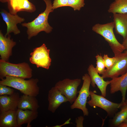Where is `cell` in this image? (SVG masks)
Masks as SVG:
<instances>
[{
    "instance_id": "23",
    "label": "cell",
    "mask_w": 127,
    "mask_h": 127,
    "mask_svg": "<svg viewBox=\"0 0 127 127\" xmlns=\"http://www.w3.org/2000/svg\"><path fill=\"white\" fill-rule=\"evenodd\" d=\"M95 57L96 60V66L95 67V69L99 74L102 75L105 70L103 58L101 55L99 54L97 55Z\"/></svg>"
},
{
    "instance_id": "18",
    "label": "cell",
    "mask_w": 127,
    "mask_h": 127,
    "mask_svg": "<svg viewBox=\"0 0 127 127\" xmlns=\"http://www.w3.org/2000/svg\"><path fill=\"white\" fill-rule=\"evenodd\" d=\"M17 111V119L18 127H21L23 124H27V127H31L30 123L38 116L37 111L29 110H23L18 108Z\"/></svg>"
},
{
    "instance_id": "8",
    "label": "cell",
    "mask_w": 127,
    "mask_h": 127,
    "mask_svg": "<svg viewBox=\"0 0 127 127\" xmlns=\"http://www.w3.org/2000/svg\"><path fill=\"white\" fill-rule=\"evenodd\" d=\"M50 50L48 49L45 44L33 49L31 53L29 61L36 65L37 68L42 67L48 69L51 65V59L50 56Z\"/></svg>"
},
{
    "instance_id": "31",
    "label": "cell",
    "mask_w": 127,
    "mask_h": 127,
    "mask_svg": "<svg viewBox=\"0 0 127 127\" xmlns=\"http://www.w3.org/2000/svg\"><path fill=\"white\" fill-rule=\"evenodd\" d=\"M119 127H127V123L123 122L119 126Z\"/></svg>"
},
{
    "instance_id": "24",
    "label": "cell",
    "mask_w": 127,
    "mask_h": 127,
    "mask_svg": "<svg viewBox=\"0 0 127 127\" xmlns=\"http://www.w3.org/2000/svg\"><path fill=\"white\" fill-rule=\"evenodd\" d=\"M68 6L72 8L74 11H79L85 4L84 0H67Z\"/></svg>"
},
{
    "instance_id": "1",
    "label": "cell",
    "mask_w": 127,
    "mask_h": 127,
    "mask_svg": "<svg viewBox=\"0 0 127 127\" xmlns=\"http://www.w3.org/2000/svg\"><path fill=\"white\" fill-rule=\"evenodd\" d=\"M46 4L44 11L40 13L32 21L21 24L22 26L27 28L28 38L29 40L37 36L40 32L44 31L47 33H50L52 28L49 24L48 19L50 13L53 11L51 0H43Z\"/></svg>"
},
{
    "instance_id": "13",
    "label": "cell",
    "mask_w": 127,
    "mask_h": 127,
    "mask_svg": "<svg viewBox=\"0 0 127 127\" xmlns=\"http://www.w3.org/2000/svg\"><path fill=\"white\" fill-rule=\"evenodd\" d=\"M8 4L9 12L13 14L21 11L32 13L36 10L35 5L28 0H8Z\"/></svg>"
},
{
    "instance_id": "20",
    "label": "cell",
    "mask_w": 127,
    "mask_h": 127,
    "mask_svg": "<svg viewBox=\"0 0 127 127\" xmlns=\"http://www.w3.org/2000/svg\"><path fill=\"white\" fill-rule=\"evenodd\" d=\"M16 111H0V127H18Z\"/></svg>"
},
{
    "instance_id": "9",
    "label": "cell",
    "mask_w": 127,
    "mask_h": 127,
    "mask_svg": "<svg viewBox=\"0 0 127 127\" xmlns=\"http://www.w3.org/2000/svg\"><path fill=\"white\" fill-rule=\"evenodd\" d=\"M116 57V60L113 65L109 69H105L102 75L103 79H112L127 72V52L124 51Z\"/></svg>"
},
{
    "instance_id": "7",
    "label": "cell",
    "mask_w": 127,
    "mask_h": 127,
    "mask_svg": "<svg viewBox=\"0 0 127 127\" xmlns=\"http://www.w3.org/2000/svg\"><path fill=\"white\" fill-rule=\"evenodd\" d=\"M81 81L80 79L66 78L58 82L54 86L67 98L68 102L72 104L77 98L78 93L77 88Z\"/></svg>"
},
{
    "instance_id": "22",
    "label": "cell",
    "mask_w": 127,
    "mask_h": 127,
    "mask_svg": "<svg viewBox=\"0 0 127 127\" xmlns=\"http://www.w3.org/2000/svg\"><path fill=\"white\" fill-rule=\"evenodd\" d=\"M108 11L113 14L127 13V0H115L110 4Z\"/></svg>"
},
{
    "instance_id": "16",
    "label": "cell",
    "mask_w": 127,
    "mask_h": 127,
    "mask_svg": "<svg viewBox=\"0 0 127 127\" xmlns=\"http://www.w3.org/2000/svg\"><path fill=\"white\" fill-rule=\"evenodd\" d=\"M20 97L16 92L11 95L0 96V111L16 110Z\"/></svg>"
},
{
    "instance_id": "26",
    "label": "cell",
    "mask_w": 127,
    "mask_h": 127,
    "mask_svg": "<svg viewBox=\"0 0 127 127\" xmlns=\"http://www.w3.org/2000/svg\"><path fill=\"white\" fill-rule=\"evenodd\" d=\"M8 86L0 84V96L8 95H10L14 92V90Z\"/></svg>"
},
{
    "instance_id": "21",
    "label": "cell",
    "mask_w": 127,
    "mask_h": 127,
    "mask_svg": "<svg viewBox=\"0 0 127 127\" xmlns=\"http://www.w3.org/2000/svg\"><path fill=\"white\" fill-rule=\"evenodd\" d=\"M121 110L116 113L109 121V126L111 127H119L127 117V105L124 103L120 108Z\"/></svg>"
},
{
    "instance_id": "5",
    "label": "cell",
    "mask_w": 127,
    "mask_h": 127,
    "mask_svg": "<svg viewBox=\"0 0 127 127\" xmlns=\"http://www.w3.org/2000/svg\"><path fill=\"white\" fill-rule=\"evenodd\" d=\"M83 83L80 90L78 91V95L70 106L71 109L76 108L81 110L84 116H87L89 112L86 107L87 98L90 96L89 90L91 83V78L88 74L86 73L82 76Z\"/></svg>"
},
{
    "instance_id": "2",
    "label": "cell",
    "mask_w": 127,
    "mask_h": 127,
    "mask_svg": "<svg viewBox=\"0 0 127 127\" xmlns=\"http://www.w3.org/2000/svg\"><path fill=\"white\" fill-rule=\"evenodd\" d=\"M38 82L37 78L25 80L22 78L7 76L0 81V84L16 89L24 94L36 97L40 91Z\"/></svg>"
},
{
    "instance_id": "10",
    "label": "cell",
    "mask_w": 127,
    "mask_h": 127,
    "mask_svg": "<svg viewBox=\"0 0 127 127\" xmlns=\"http://www.w3.org/2000/svg\"><path fill=\"white\" fill-rule=\"evenodd\" d=\"M0 14L7 26L5 36H7L12 32L15 35L20 33V31L18 28L17 24L24 22L25 20L24 18L20 17L17 14H12L3 9L1 10Z\"/></svg>"
},
{
    "instance_id": "30",
    "label": "cell",
    "mask_w": 127,
    "mask_h": 127,
    "mask_svg": "<svg viewBox=\"0 0 127 127\" xmlns=\"http://www.w3.org/2000/svg\"><path fill=\"white\" fill-rule=\"evenodd\" d=\"M122 44L125 48V50H127V37L125 39L123 40Z\"/></svg>"
},
{
    "instance_id": "3",
    "label": "cell",
    "mask_w": 127,
    "mask_h": 127,
    "mask_svg": "<svg viewBox=\"0 0 127 127\" xmlns=\"http://www.w3.org/2000/svg\"><path fill=\"white\" fill-rule=\"evenodd\" d=\"M114 28L113 21L104 24L97 23L92 27L94 32L102 36L108 43L111 49L114 56H117L125 49L122 44L116 38L113 32Z\"/></svg>"
},
{
    "instance_id": "27",
    "label": "cell",
    "mask_w": 127,
    "mask_h": 127,
    "mask_svg": "<svg viewBox=\"0 0 127 127\" xmlns=\"http://www.w3.org/2000/svg\"><path fill=\"white\" fill-rule=\"evenodd\" d=\"M66 6H68L67 0H54L52 4L53 10L59 7Z\"/></svg>"
},
{
    "instance_id": "12",
    "label": "cell",
    "mask_w": 127,
    "mask_h": 127,
    "mask_svg": "<svg viewBox=\"0 0 127 127\" xmlns=\"http://www.w3.org/2000/svg\"><path fill=\"white\" fill-rule=\"evenodd\" d=\"M48 110L52 113L63 103L68 102L67 98L55 86L49 91L48 95Z\"/></svg>"
},
{
    "instance_id": "29",
    "label": "cell",
    "mask_w": 127,
    "mask_h": 127,
    "mask_svg": "<svg viewBox=\"0 0 127 127\" xmlns=\"http://www.w3.org/2000/svg\"><path fill=\"white\" fill-rule=\"evenodd\" d=\"M71 120L70 118H69V119L67 120L64 123L62 124L61 125H56L52 127H61L65 125H66L67 124H69L71 123L70 122V121Z\"/></svg>"
},
{
    "instance_id": "11",
    "label": "cell",
    "mask_w": 127,
    "mask_h": 127,
    "mask_svg": "<svg viewBox=\"0 0 127 127\" xmlns=\"http://www.w3.org/2000/svg\"><path fill=\"white\" fill-rule=\"evenodd\" d=\"M87 71L91 79V85L93 87H95L96 85L101 92V95L105 97L106 95V88L108 85L110 84V81H104L103 77L99 75L92 64L89 65Z\"/></svg>"
},
{
    "instance_id": "4",
    "label": "cell",
    "mask_w": 127,
    "mask_h": 127,
    "mask_svg": "<svg viewBox=\"0 0 127 127\" xmlns=\"http://www.w3.org/2000/svg\"><path fill=\"white\" fill-rule=\"evenodd\" d=\"M7 76L30 79L32 76V70L26 62L13 64L0 59V79H2Z\"/></svg>"
},
{
    "instance_id": "17",
    "label": "cell",
    "mask_w": 127,
    "mask_h": 127,
    "mask_svg": "<svg viewBox=\"0 0 127 127\" xmlns=\"http://www.w3.org/2000/svg\"><path fill=\"white\" fill-rule=\"evenodd\" d=\"M113 16L115 32L124 40L127 37V13H113Z\"/></svg>"
},
{
    "instance_id": "28",
    "label": "cell",
    "mask_w": 127,
    "mask_h": 127,
    "mask_svg": "<svg viewBox=\"0 0 127 127\" xmlns=\"http://www.w3.org/2000/svg\"><path fill=\"white\" fill-rule=\"evenodd\" d=\"M83 120L84 118L82 116H80L76 118L75 122L76 124V127H83Z\"/></svg>"
},
{
    "instance_id": "25",
    "label": "cell",
    "mask_w": 127,
    "mask_h": 127,
    "mask_svg": "<svg viewBox=\"0 0 127 127\" xmlns=\"http://www.w3.org/2000/svg\"><path fill=\"white\" fill-rule=\"evenodd\" d=\"M105 67L108 69L113 65L117 59L116 57L114 56L112 58L108 57L107 54H104L103 57Z\"/></svg>"
},
{
    "instance_id": "6",
    "label": "cell",
    "mask_w": 127,
    "mask_h": 127,
    "mask_svg": "<svg viewBox=\"0 0 127 127\" xmlns=\"http://www.w3.org/2000/svg\"><path fill=\"white\" fill-rule=\"evenodd\" d=\"M90 92L91 99L87 102L89 106L102 108L106 111L107 116L110 118L114 116L122 105L121 103H117L112 102L101 95L96 94L93 91H90Z\"/></svg>"
},
{
    "instance_id": "32",
    "label": "cell",
    "mask_w": 127,
    "mask_h": 127,
    "mask_svg": "<svg viewBox=\"0 0 127 127\" xmlns=\"http://www.w3.org/2000/svg\"><path fill=\"white\" fill-rule=\"evenodd\" d=\"M8 0H0V1L2 3L8 2Z\"/></svg>"
},
{
    "instance_id": "14",
    "label": "cell",
    "mask_w": 127,
    "mask_h": 127,
    "mask_svg": "<svg viewBox=\"0 0 127 127\" xmlns=\"http://www.w3.org/2000/svg\"><path fill=\"white\" fill-rule=\"evenodd\" d=\"M16 44L9 34L7 36H4L1 30L0 31V55L1 59L8 62L10 57L12 55L13 48Z\"/></svg>"
},
{
    "instance_id": "35",
    "label": "cell",
    "mask_w": 127,
    "mask_h": 127,
    "mask_svg": "<svg viewBox=\"0 0 127 127\" xmlns=\"http://www.w3.org/2000/svg\"><path fill=\"white\" fill-rule=\"evenodd\" d=\"M125 51L127 52V50H125Z\"/></svg>"
},
{
    "instance_id": "19",
    "label": "cell",
    "mask_w": 127,
    "mask_h": 127,
    "mask_svg": "<svg viewBox=\"0 0 127 127\" xmlns=\"http://www.w3.org/2000/svg\"><path fill=\"white\" fill-rule=\"evenodd\" d=\"M36 97L23 94L20 97L18 108L37 111L39 106Z\"/></svg>"
},
{
    "instance_id": "34",
    "label": "cell",
    "mask_w": 127,
    "mask_h": 127,
    "mask_svg": "<svg viewBox=\"0 0 127 127\" xmlns=\"http://www.w3.org/2000/svg\"><path fill=\"white\" fill-rule=\"evenodd\" d=\"M124 103L127 105V99H125Z\"/></svg>"
},
{
    "instance_id": "15",
    "label": "cell",
    "mask_w": 127,
    "mask_h": 127,
    "mask_svg": "<svg viewBox=\"0 0 127 127\" xmlns=\"http://www.w3.org/2000/svg\"><path fill=\"white\" fill-rule=\"evenodd\" d=\"M110 82V93L112 94L118 91H120L122 96L121 103L122 105L123 104L127 90V72L120 77L112 79Z\"/></svg>"
},
{
    "instance_id": "33",
    "label": "cell",
    "mask_w": 127,
    "mask_h": 127,
    "mask_svg": "<svg viewBox=\"0 0 127 127\" xmlns=\"http://www.w3.org/2000/svg\"><path fill=\"white\" fill-rule=\"evenodd\" d=\"M123 122L127 123V117L126 119L124 121V122Z\"/></svg>"
}]
</instances>
